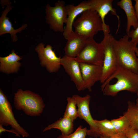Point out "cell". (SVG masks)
Listing matches in <instances>:
<instances>
[{
    "instance_id": "obj_30",
    "label": "cell",
    "mask_w": 138,
    "mask_h": 138,
    "mask_svg": "<svg viewBox=\"0 0 138 138\" xmlns=\"http://www.w3.org/2000/svg\"><path fill=\"white\" fill-rule=\"evenodd\" d=\"M136 93L137 95V98L136 99L135 105L136 106L138 107V92Z\"/></svg>"
},
{
    "instance_id": "obj_17",
    "label": "cell",
    "mask_w": 138,
    "mask_h": 138,
    "mask_svg": "<svg viewBox=\"0 0 138 138\" xmlns=\"http://www.w3.org/2000/svg\"><path fill=\"white\" fill-rule=\"evenodd\" d=\"M117 5L124 11L127 17V23L126 31L127 34L130 31L131 28L133 27L135 29L138 27V20L133 5L131 0H121L118 2Z\"/></svg>"
},
{
    "instance_id": "obj_16",
    "label": "cell",
    "mask_w": 138,
    "mask_h": 138,
    "mask_svg": "<svg viewBox=\"0 0 138 138\" xmlns=\"http://www.w3.org/2000/svg\"><path fill=\"white\" fill-rule=\"evenodd\" d=\"M87 39L74 31L70 35L64 48L65 55L75 58L83 46Z\"/></svg>"
},
{
    "instance_id": "obj_4",
    "label": "cell",
    "mask_w": 138,
    "mask_h": 138,
    "mask_svg": "<svg viewBox=\"0 0 138 138\" xmlns=\"http://www.w3.org/2000/svg\"><path fill=\"white\" fill-rule=\"evenodd\" d=\"M14 99L15 109L30 116H40L45 107L39 95L29 90L19 89L15 94Z\"/></svg>"
},
{
    "instance_id": "obj_24",
    "label": "cell",
    "mask_w": 138,
    "mask_h": 138,
    "mask_svg": "<svg viewBox=\"0 0 138 138\" xmlns=\"http://www.w3.org/2000/svg\"><path fill=\"white\" fill-rule=\"evenodd\" d=\"M88 129L86 127L83 128L79 126L74 132L68 135H59L57 138H86Z\"/></svg>"
},
{
    "instance_id": "obj_29",
    "label": "cell",
    "mask_w": 138,
    "mask_h": 138,
    "mask_svg": "<svg viewBox=\"0 0 138 138\" xmlns=\"http://www.w3.org/2000/svg\"><path fill=\"white\" fill-rule=\"evenodd\" d=\"M135 4L134 8L137 18L138 20V0H135Z\"/></svg>"
},
{
    "instance_id": "obj_31",
    "label": "cell",
    "mask_w": 138,
    "mask_h": 138,
    "mask_svg": "<svg viewBox=\"0 0 138 138\" xmlns=\"http://www.w3.org/2000/svg\"><path fill=\"white\" fill-rule=\"evenodd\" d=\"M135 52L136 56L138 57V48L137 47L136 48L135 50Z\"/></svg>"
},
{
    "instance_id": "obj_3",
    "label": "cell",
    "mask_w": 138,
    "mask_h": 138,
    "mask_svg": "<svg viewBox=\"0 0 138 138\" xmlns=\"http://www.w3.org/2000/svg\"><path fill=\"white\" fill-rule=\"evenodd\" d=\"M81 14L73 24L75 32L87 39L93 38L99 31H103L102 21L96 11L89 9Z\"/></svg>"
},
{
    "instance_id": "obj_23",
    "label": "cell",
    "mask_w": 138,
    "mask_h": 138,
    "mask_svg": "<svg viewBox=\"0 0 138 138\" xmlns=\"http://www.w3.org/2000/svg\"><path fill=\"white\" fill-rule=\"evenodd\" d=\"M67 104L63 117L70 118L74 121L78 117L76 102L72 96L67 98Z\"/></svg>"
},
{
    "instance_id": "obj_27",
    "label": "cell",
    "mask_w": 138,
    "mask_h": 138,
    "mask_svg": "<svg viewBox=\"0 0 138 138\" xmlns=\"http://www.w3.org/2000/svg\"><path fill=\"white\" fill-rule=\"evenodd\" d=\"M99 138H127L125 134L124 133H117L109 137L100 136Z\"/></svg>"
},
{
    "instance_id": "obj_21",
    "label": "cell",
    "mask_w": 138,
    "mask_h": 138,
    "mask_svg": "<svg viewBox=\"0 0 138 138\" xmlns=\"http://www.w3.org/2000/svg\"><path fill=\"white\" fill-rule=\"evenodd\" d=\"M123 114L128 119L131 127L138 129V107L135 104L128 101L127 110Z\"/></svg>"
},
{
    "instance_id": "obj_6",
    "label": "cell",
    "mask_w": 138,
    "mask_h": 138,
    "mask_svg": "<svg viewBox=\"0 0 138 138\" xmlns=\"http://www.w3.org/2000/svg\"><path fill=\"white\" fill-rule=\"evenodd\" d=\"M45 12L46 22L50 28L55 32L63 33L64 29V24H66L67 18L65 2L59 0L55 3L54 6L47 4Z\"/></svg>"
},
{
    "instance_id": "obj_5",
    "label": "cell",
    "mask_w": 138,
    "mask_h": 138,
    "mask_svg": "<svg viewBox=\"0 0 138 138\" xmlns=\"http://www.w3.org/2000/svg\"><path fill=\"white\" fill-rule=\"evenodd\" d=\"M115 39L111 34L104 36L100 42L103 47L104 57L102 75L100 81L102 84L115 72L118 67L114 41Z\"/></svg>"
},
{
    "instance_id": "obj_26",
    "label": "cell",
    "mask_w": 138,
    "mask_h": 138,
    "mask_svg": "<svg viewBox=\"0 0 138 138\" xmlns=\"http://www.w3.org/2000/svg\"><path fill=\"white\" fill-rule=\"evenodd\" d=\"M127 138H138V129L130 127L125 132Z\"/></svg>"
},
{
    "instance_id": "obj_14",
    "label": "cell",
    "mask_w": 138,
    "mask_h": 138,
    "mask_svg": "<svg viewBox=\"0 0 138 138\" xmlns=\"http://www.w3.org/2000/svg\"><path fill=\"white\" fill-rule=\"evenodd\" d=\"M67 18L63 33L64 38L67 40L70 34L74 31L73 30V24L75 18L84 11L91 9V6L89 1H83L76 6L73 4L66 5Z\"/></svg>"
},
{
    "instance_id": "obj_20",
    "label": "cell",
    "mask_w": 138,
    "mask_h": 138,
    "mask_svg": "<svg viewBox=\"0 0 138 138\" xmlns=\"http://www.w3.org/2000/svg\"><path fill=\"white\" fill-rule=\"evenodd\" d=\"M95 120L100 136L109 137L117 133L111 120L107 119L101 120Z\"/></svg>"
},
{
    "instance_id": "obj_22",
    "label": "cell",
    "mask_w": 138,
    "mask_h": 138,
    "mask_svg": "<svg viewBox=\"0 0 138 138\" xmlns=\"http://www.w3.org/2000/svg\"><path fill=\"white\" fill-rule=\"evenodd\" d=\"M117 133L125 132L131 127L129 121L124 114L111 120Z\"/></svg>"
},
{
    "instance_id": "obj_15",
    "label": "cell",
    "mask_w": 138,
    "mask_h": 138,
    "mask_svg": "<svg viewBox=\"0 0 138 138\" xmlns=\"http://www.w3.org/2000/svg\"><path fill=\"white\" fill-rule=\"evenodd\" d=\"M8 3L5 9L2 12L0 18V36L6 33H9L12 41H16L18 40L17 33L20 32L27 26L26 24H24L19 28L15 29L12 26L11 22L9 20V18L7 17L8 13L11 11L13 7L9 3Z\"/></svg>"
},
{
    "instance_id": "obj_8",
    "label": "cell",
    "mask_w": 138,
    "mask_h": 138,
    "mask_svg": "<svg viewBox=\"0 0 138 138\" xmlns=\"http://www.w3.org/2000/svg\"><path fill=\"white\" fill-rule=\"evenodd\" d=\"M0 125H10L23 137H27L29 134L18 123L14 117L12 108L7 98L1 90L0 91Z\"/></svg>"
},
{
    "instance_id": "obj_12",
    "label": "cell",
    "mask_w": 138,
    "mask_h": 138,
    "mask_svg": "<svg viewBox=\"0 0 138 138\" xmlns=\"http://www.w3.org/2000/svg\"><path fill=\"white\" fill-rule=\"evenodd\" d=\"M61 64L75 84L77 90L79 91L84 90L79 63L74 58L65 55L61 58Z\"/></svg>"
},
{
    "instance_id": "obj_13",
    "label": "cell",
    "mask_w": 138,
    "mask_h": 138,
    "mask_svg": "<svg viewBox=\"0 0 138 138\" xmlns=\"http://www.w3.org/2000/svg\"><path fill=\"white\" fill-rule=\"evenodd\" d=\"M84 83V89L91 91V88L95 83L100 80L102 71V66L79 63Z\"/></svg>"
},
{
    "instance_id": "obj_19",
    "label": "cell",
    "mask_w": 138,
    "mask_h": 138,
    "mask_svg": "<svg viewBox=\"0 0 138 138\" xmlns=\"http://www.w3.org/2000/svg\"><path fill=\"white\" fill-rule=\"evenodd\" d=\"M74 120L66 117H63L60 118L52 124L45 128L43 132L52 129H57L61 131V134L68 135L72 133L74 130Z\"/></svg>"
},
{
    "instance_id": "obj_1",
    "label": "cell",
    "mask_w": 138,
    "mask_h": 138,
    "mask_svg": "<svg viewBox=\"0 0 138 138\" xmlns=\"http://www.w3.org/2000/svg\"><path fill=\"white\" fill-rule=\"evenodd\" d=\"M105 95L115 96L119 92L126 90L138 92V75L118 66L115 72L101 86Z\"/></svg>"
},
{
    "instance_id": "obj_7",
    "label": "cell",
    "mask_w": 138,
    "mask_h": 138,
    "mask_svg": "<svg viewBox=\"0 0 138 138\" xmlns=\"http://www.w3.org/2000/svg\"><path fill=\"white\" fill-rule=\"evenodd\" d=\"M104 57L103 49L101 43L93 38L87 39L83 47L75 59L79 63L102 66Z\"/></svg>"
},
{
    "instance_id": "obj_32",
    "label": "cell",
    "mask_w": 138,
    "mask_h": 138,
    "mask_svg": "<svg viewBox=\"0 0 138 138\" xmlns=\"http://www.w3.org/2000/svg\"><path fill=\"white\" fill-rule=\"evenodd\" d=\"M91 138V137H90V138Z\"/></svg>"
},
{
    "instance_id": "obj_25",
    "label": "cell",
    "mask_w": 138,
    "mask_h": 138,
    "mask_svg": "<svg viewBox=\"0 0 138 138\" xmlns=\"http://www.w3.org/2000/svg\"><path fill=\"white\" fill-rule=\"evenodd\" d=\"M127 35L131 38V41L137 45L138 44V27L135 29L130 31Z\"/></svg>"
},
{
    "instance_id": "obj_10",
    "label": "cell",
    "mask_w": 138,
    "mask_h": 138,
    "mask_svg": "<svg viewBox=\"0 0 138 138\" xmlns=\"http://www.w3.org/2000/svg\"><path fill=\"white\" fill-rule=\"evenodd\" d=\"M44 45L42 43H39L35 50L38 53L42 65L49 72H56L60 67L61 58L56 55L50 45H47L45 47Z\"/></svg>"
},
{
    "instance_id": "obj_2",
    "label": "cell",
    "mask_w": 138,
    "mask_h": 138,
    "mask_svg": "<svg viewBox=\"0 0 138 138\" xmlns=\"http://www.w3.org/2000/svg\"><path fill=\"white\" fill-rule=\"evenodd\" d=\"M126 34L119 40H114V46L118 67L138 75V60L135 52L137 45L132 42Z\"/></svg>"
},
{
    "instance_id": "obj_9",
    "label": "cell",
    "mask_w": 138,
    "mask_h": 138,
    "mask_svg": "<svg viewBox=\"0 0 138 138\" xmlns=\"http://www.w3.org/2000/svg\"><path fill=\"white\" fill-rule=\"evenodd\" d=\"M72 96L76 102L78 117L84 120L89 126L90 129L87 130V135L95 138L99 137L97 125L95 119L91 116L90 111V96L87 95L82 97L75 95Z\"/></svg>"
},
{
    "instance_id": "obj_28",
    "label": "cell",
    "mask_w": 138,
    "mask_h": 138,
    "mask_svg": "<svg viewBox=\"0 0 138 138\" xmlns=\"http://www.w3.org/2000/svg\"><path fill=\"white\" fill-rule=\"evenodd\" d=\"M8 132L12 133L15 135L16 136L20 137V135L15 130L12 129L10 130H7L4 128L3 126L0 125V134L3 132Z\"/></svg>"
},
{
    "instance_id": "obj_11",
    "label": "cell",
    "mask_w": 138,
    "mask_h": 138,
    "mask_svg": "<svg viewBox=\"0 0 138 138\" xmlns=\"http://www.w3.org/2000/svg\"><path fill=\"white\" fill-rule=\"evenodd\" d=\"M89 1L91 6V9L96 11L98 14L102 21L103 25L104 36L110 33V30L109 25L105 22L106 16L111 12L112 14L116 16L118 20L117 32L120 26L119 17L116 10L113 7V0H89Z\"/></svg>"
},
{
    "instance_id": "obj_18",
    "label": "cell",
    "mask_w": 138,
    "mask_h": 138,
    "mask_svg": "<svg viewBox=\"0 0 138 138\" xmlns=\"http://www.w3.org/2000/svg\"><path fill=\"white\" fill-rule=\"evenodd\" d=\"M21 59V57L16 54L14 50L6 56L0 57L1 70L7 73L17 71L20 65L18 61Z\"/></svg>"
}]
</instances>
